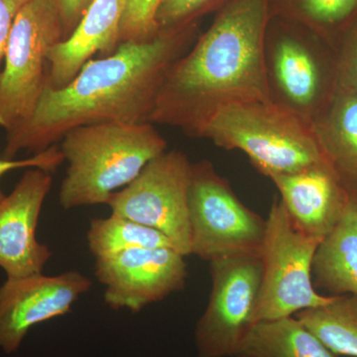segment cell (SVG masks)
<instances>
[{"mask_svg":"<svg viewBox=\"0 0 357 357\" xmlns=\"http://www.w3.org/2000/svg\"><path fill=\"white\" fill-rule=\"evenodd\" d=\"M185 25L153 39L123 42L107 57L91 59L64 88L46 86L31 116L6 133L2 157L36 154L81 126L148 122L169 70L191 47Z\"/></svg>","mask_w":357,"mask_h":357,"instance_id":"6da1fadb","label":"cell"},{"mask_svg":"<svg viewBox=\"0 0 357 357\" xmlns=\"http://www.w3.org/2000/svg\"><path fill=\"white\" fill-rule=\"evenodd\" d=\"M270 0H231L169 70L149 121L192 137L218 109L269 102L264 45Z\"/></svg>","mask_w":357,"mask_h":357,"instance_id":"7a4b0ae2","label":"cell"},{"mask_svg":"<svg viewBox=\"0 0 357 357\" xmlns=\"http://www.w3.org/2000/svg\"><path fill=\"white\" fill-rule=\"evenodd\" d=\"M59 145L68 164L59 192L64 210L107 204L168 147L150 122L81 126L66 134Z\"/></svg>","mask_w":357,"mask_h":357,"instance_id":"3957f363","label":"cell"},{"mask_svg":"<svg viewBox=\"0 0 357 357\" xmlns=\"http://www.w3.org/2000/svg\"><path fill=\"white\" fill-rule=\"evenodd\" d=\"M198 137L225 150L243 152L268 178L326 161L312 124L271 102L222 107L204 124Z\"/></svg>","mask_w":357,"mask_h":357,"instance_id":"277c9868","label":"cell"},{"mask_svg":"<svg viewBox=\"0 0 357 357\" xmlns=\"http://www.w3.org/2000/svg\"><path fill=\"white\" fill-rule=\"evenodd\" d=\"M65 40L60 0H29L14 20L0 73V128L31 116L49 76V54Z\"/></svg>","mask_w":357,"mask_h":357,"instance_id":"5b68a950","label":"cell"},{"mask_svg":"<svg viewBox=\"0 0 357 357\" xmlns=\"http://www.w3.org/2000/svg\"><path fill=\"white\" fill-rule=\"evenodd\" d=\"M319 243L321 239L301 231L280 199H275L260 251L261 285L253 324L292 317L332 300L333 296L317 292L312 283V262Z\"/></svg>","mask_w":357,"mask_h":357,"instance_id":"8992f818","label":"cell"},{"mask_svg":"<svg viewBox=\"0 0 357 357\" xmlns=\"http://www.w3.org/2000/svg\"><path fill=\"white\" fill-rule=\"evenodd\" d=\"M191 255L204 261L261 251L266 220L249 210L208 160L192 164L189 189Z\"/></svg>","mask_w":357,"mask_h":357,"instance_id":"52a82bcc","label":"cell"},{"mask_svg":"<svg viewBox=\"0 0 357 357\" xmlns=\"http://www.w3.org/2000/svg\"><path fill=\"white\" fill-rule=\"evenodd\" d=\"M264 61L270 102L312 124L335 96V50L317 35L266 30Z\"/></svg>","mask_w":357,"mask_h":357,"instance_id":"ba28073f","label":"cell"},{"mask_svg":"<svg viewBox=\"0 0 357 357\" xmlns=\"http://www.w3.org/2000/svg\"><path fill=\"white\" fill-rule=\"evenodd\" d=\"M192 163L180 150L152 160L137 178L110 196L112 215L159 230L176 250L191 255L189 189Z\"/></svg>","mask_w":357,"mask_h":357,"instance_id":"9c48e42d","label":"cell"},{"mask_svg":"<svg viewBox=\"0 0 357 357\" xmlns=\"http://www.w3.org/2000/svg\"><path fill=\"white\" fill-rule=\"evenodd\" d=\"M208 306L195 330L198 357H234L253 324L261 285L258 255L225 256L211 260Z\"/></svg>","mask_w":357,"mask_h":357,"instance_id":"30bf717a","label":"cell"},{"mask_svg":"<svg viewBox=\"0 0 357 357\" xmlns=\"http://www.w3.org/2000/svg\"><path fill=\"white\" fill-rule=\"evenodd\" d=\"M95 269L105 286V304L133 314L182 290L188 277L185 256L171 248H134L96 258Z\"/></svg>","mask_w":357,"mask_h":357,"instance_id":"8fae6325","label":"cell"},{"mask_svg":"<svg viewBox=\"0 0 357 357\" xmlns=\"http://www.w3.org/2000/svg\"><path fill=\"white\" fill-rule=\"evenodd\" d=\"M91 285L76 270L7 278L0 286V349L6 354L17 351L32 328L69 314Z\"/></svg>","mask_w":357,"mask_h":357,"instance_id":"7c38bea8","label":"cell"},{"mask_svg":"<svg viewBox=\"0 0 357 357\" xmlns=\"http://www.w3.org/2000/svg\"><path fill=\"white\" fill-rule=\"evenodd\" d=\"M52 184L51 172L30 168L13 191L0 199V268L7 278L42 273L53 255L36 236Z\"/></svg>","mask_w":357,"mask_h":357,"instance_id":"4fadbf2b","label":"cell"},{"mask_svg":"<svg viewBox=\"0 0 357 357\" xmlns=\"http://www.w3.org/2000/svg\"><path fill=\"white\" fill-rule=\"evenodd\" d=\"M269 178L294 225L307 236L321 241L344 215L349 190L328 160L300 172Z\"/></svg>","mask_w":357,"mask_h":357,"instance_id":"5bb4252c","label":"cell"},{"mask_svg":"<svg viewBox=\"0 0 357 357\" xmlns=\"http://www.w3.org/2000/svg\"><path fill=\"white\" fill-rule=\"evenodd\" d=\"M128 1L91 0L69 38L51 49L47 86L64 88L95 56L107 57L117 50Z\"/></svg>","mask_w":357,"mask_h":357,"instance_id":"9a60e30c","label":"cell"},{"mask_svg":"<svg viewBox=\"0 0 357 357\" xmlns=\"http://www.w3.org/2000/svg\"><path fill=\"white\" fill-rule=\"evenodd\" d=\"M312 283L328 296L357 297V191L349 190L344 215L317 248Z\"/></svg>","mask_w":357,"mask_h":357,"instance_id":"2e32d148","label":"cell"},{"mask_svg":"<svg viewBox=\"0 0 357 357\" xmlns=\"http://www.w3.org/2000/svg\"><path fill=\"white\" fill-rule=\"evenodd\" d=\"M312 128L338 177L347 189L357 191V93L335 91Z\"/></svg>","mask_w":357,"mask_h":357,"instance_id":"e0dca14e","label":"cell"},{"mask_svg":"<svg viewBox=\"0 0 357 357\" xmlns=\"http://www.w3.org/2000/svg\"><path fill=\"white\" fill-rule=\"evenodd\" d=\"M234 357H337L297 318L252 324Z\"/></svg>","mask_w":357,"mask_h":357,"instance_id":"ac0fdd59","label":"cell"},{"mask_svg":"<svg viewBox=\"0 0 357 357\" xmlns=\"http://www.w3.org/2000/svg\"><path fill=\"white\" fill-rule=\"evenodd\" d=\"M296 318L335 356L357 357L356 296H333L328 304L297 312Z\"/></svg>","mask_w":357,"mask_h":357,"instance_id":"d6986e66","label":"cell"},{"mask_svg":"<svg viewBox=\"0 0 357 357\" xmlns=\"http://www.w3.org/2000/svg\"><path fill=\"white\" fill-rule=\"evenodd\" d=\"M86 241L96 258L134 248L176 249L172 241L159 230L112 213L109 218L91 220Z\"/></svg>","mask_w":357,"mask_h":357,"instance_id":"ffe728a7","label":"cell"},{"mask_svg":"<svg viewBox=\"0 0 357 357\" xmlns=\"http://www.w3.org/2000/svg\"><path fill=\"white\" fill-rule=\"evenodd\" d=\"M293 15L333 47L332 34L357 15V0H291Z\"/></svg>","mask_w":357,"mask_h":357,"instance_id":"44dd1931","label":"cell"},{"mask_svg":"<svg viewBox=\"0 0 357 357\" xmlns=\"http://www.w3.org/2000/svg\"><path fill=\"white\" fill-rule=\"evenodd\" d=\"M162 0H128L121 27V43L153 39L160 32L156 13Z\"/></svg>","mask_w":357,"mask_h":357,"instance_id":"7402d4cb","label":"cell"},{"mask_svg":"<svg viewBox=\"0 0 357 357\" xmlns=\"http://www.w3.org/2000/svg\"><path fill=\"white\" fill-rule=\"evenodd\" d=\"M335 91L357 93V15L335 48Z\"/></svg>","mask_w":357,"mask_h":357,"instance_id":"603a6c76","label":"cell"},{"mask_svg":"<svg viewBox=\"0 0 357 357\" xmlns=\"http://www.w3.org/2000/svg\"><path fill=\"white\" fill-rule=\"evenodd\" d=\"M220 0H162L156 13L159 30H168L188 24L202 11Z\"/></svg>","mask_w":357,"mask_h":357,"instance_id":"cb8c5ba5","label":"cell"},{"mask_svg":"<svg viewBox=\"0 0 357 357\" xmlns=\"http://www.w3.org/2000/svg\"><path fill=\"white\" fill-rule=\"evenodd\" d=\"M65 159L60 145L55 144L49 147L45 151L33 154L31 157L26 159H6L0 158V199L4 198L3 190L1 187V181L7 173L20 169L40 168L53 173L59 167L64 163Z\"/></svg>","mask_w":357,"mask_h":357,"instance_id":"d4e9b609","label":"cell"},{"mask_svg":"<svg viewBox=\"0 0 357 357\" xmlns=\"http://www.w3.org/2000/svg\"><path fill=\"white\" fill-rule=\"evenodd\" d=\"M29 0H0V73L14 20Z\"/></svg>","mask_w":357,"mask_h":357,"instance_id":"484cf974","label":"cell"},{"mask_svg":"<svg viewBox=\"0 0 357 357\" xmlns=\"http://www.w3.org/2000/svg\"><path fill=\"white\" fill-rule=\"evenodd\" d=\"M91 0H60L64 20L65 40L69 38L83 17Z\"/></svg>","mask_w":357,"mask_h":357,"instance_id":"4316f807","label":"cell"}]
</instances>
